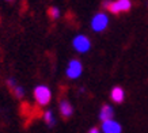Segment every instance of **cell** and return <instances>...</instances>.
I'll list each match as a JSON object with an SVG mask.
<instances>
[{
	"mask_svg": "<svg viewBox=\"0 0 148 133\" xmlns=\"http://www.w3.org/2000/svg\"><path fill=\"white\" fill-rule=\"evenodd\" d=\"M33 95H34V101L38 106L44 107L48 106L52 101V90L45 84H38L36 86V88L33 91Z\"/></svg>",
	"mask_w": 148,
	"mask_h": 133,
	"instance_id": "1",
	"label": "cell"
},
{
	"mask_svg": "<svg viewBox=\"0 0 148 133\" xmlns=\"http://www.w3.org/2000/svg\"><path fill=\"white\" fill-rule=\"evenodd\" d=\"M103 7L110 14H121L132 8V1L130 0H106L103 3Z\"/></svg>",
	"mask_w": 148,
	"mask_h": 133,
	"instance_id": "2",
	"label": "cell"
},
{
	"mask_svg": "<svg viewBox=\"0 0 148 133\" xmlns=\"http://www.w3.org/2000/svg\"><path fill=\"white\" fill-rule=\"evenodd\" d=\"M72 46L77 53H87L91 49V41L90 38L84 34H77L73 40H72Z\"/></svg>",
	"mask_w": 148,
	"mask_h": 133,
	"instance_id": "3",
	"label": "cell"
},
{
	"mask_svg": "<svg viewBox=\"0 0 148 133\" xmlns=\"http://www.w3.org/2000/svg\"><path fill=\"white\" fill-rule=\"evenodd\" d=\"M109 25V16L105 12H98L95 14L92 19H91V29L97 33L103 31Z\"/></svg>",
	"mask_w": 148,
	"mask_h": 133,
	"instance_id": "4",
	"label": "cell"
},
{
	"mask_svg": "<svg viewBox=\"0 0 148 133\" xmlns=\"http://www.w3.org/2000/svg\"><path fill=\"white\" fill-rule=\"evenodd\" d=\"M82 73H83V64H82L80 60L73 58V60L68 62L67 69H65V75L69 79H77V77H80Z\"/></svg>",
	"mask_w": 148,
	"mask_h": 133,
	"instance_id": "5",
	"label": "cell"
},
{
	"mask_svg": "<svg viewBox=\"0 0 148 133\" xmlns=\"http://www.w3.org/2000/svg\"><path fill=\"white\" fill-rule=\"evenodd\" d=\"M101 132L102 133H122V126L116 120L105 121L101 125Z\"/></svg>",
	"mask_w": 148,
	"mask_h": 133,
	"instance_id": "6",
	"label": "cell"
},
{
	"mask_svg": "<svg viewBox=\"0 0 148 133\" xmlns=\"http://www.w3.org/2000/svg\"><path fill=\"white\" fill-rule=\"evenodd\" d=\"M98 117H99V120H101V122L114 120V109H113V106H110L109 103L102 105L101 110H99Z\"/></svg>",
	"mask_w": 148,
	"mask_h": 133,
	"instance_id": "7",
	"label": "cell"
},
{
	"mask_svg": "<svg viewBox=\"0 0 148 133\" xmlns=\"http://www.w3.org/2000/svg\"><path fill=\"white\" fill-rule=\"evenodd\" d=\"M58 110H60V114L63 118H69L73 114V106L71 105L69 101L67 99H61L60 103H58Z\"/></svg>",
	"mask_w": 148,
	"mask_h": 133,
	"instance_id": "8",
	"label": "cell"
},
{
	"mask_svg": "<svg viewBox=\"0 0 148 133\" xmlns=\"http://www.w3.org/2000/svg\"><path fill=\"white\" fill-rule=\"evenodd\" d=\"M7 86L11 88L14 95L18 98V99H22V98L25 97V88H23L22 86H19L14 77H8V79H7Z\"/></svg>",
	"mask_w": 148,
	"mask_h": 133,
	"instance_id": "9",
	"label": "cell"
},
{
	"mask_svg": "<svg viewBox=\"0 0 148 133\" xmlns=\"http://www.w3.org/2000/svg\"><path fill=\"white\" fill-rule=\"evenodd\" d=\"M110 99L114 103H122L124 99H125V91H124V88L120 87V86L113 87L112 91H110Z\"/></svg>",
	"mask_w": 148,
	"mask_h": 133,
	"instance_id": "10",
	"label": "cell"
},
{
	"mask_svg": "<svg viewBox=\"0 0 148 133\" xmlns=\"http://www.w3.org/2000/svg\"><path fill=\"white\" fill-rule=\"evenodd\" d=\"M42 118H44V122L46 124V126H49V128H53L54 125H56V117H54V113L52 110L44 111Z\"/></svg>",
	"mask_w": 148,
	"mask_h": 133,
	"instance_id": "11",
	"label": "cell"
},
{
	"mask_svg": "<svg viewBox=\"0 0 148 133\" xmlns=\"http://www.w3.org/2000/svg\"><path fill=\"white\" fill-rule=\"evenodd\" d=\"M48 15H49L50 19L56 21V19H58V18H60V15H61L60 8H58V7H50V8L48 10Z\"/></svg>",
	"mask_w": 148,
	"mask_h": 133,
	"instance_id": "12",
	"label": "cell"
},
{
	"mask_svg": "<svg viewBox=\"0 0 148 133\" xmlns=\"http://www.w3.org/2000/svg\"><path fill=\"white\" fill-rule=\"evenodd\" d=\"M88 133H102V132H101V129H98V128H91L90 130H88Z\"/></svg>",
	"mask_w": 148,
	"mask_h": 133,
	"instance_id": "13",
	"label": "cell"
},
{
	"mask_svg": "<svg viewBox=\"0 0 148 133\" xmlns=\"http://www.w3.org/2000/svg\"><path fill=\"white\" fill-rule=\"evenodd\" d=\"M7 1H11V0H7Z\"/></svg>",
	"mask_w": 148,
	"mask_h": 133,
	"instance_id": "14",
	"label": "cell"
}]
</instances>
